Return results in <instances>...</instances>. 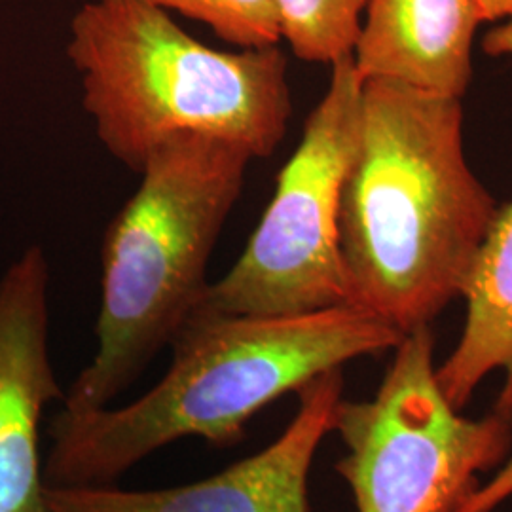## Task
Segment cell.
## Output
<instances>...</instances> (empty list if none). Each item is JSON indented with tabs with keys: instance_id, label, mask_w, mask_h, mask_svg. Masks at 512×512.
Returning a JSON list of instances; mask_svg holds the SVG:
<instances>
[{
	"instance_id": "6da1fadb",
	"label": "cell",
	"mask_w": 512,
	"mask_h": 512,
	"mask_svg": "<svg viewBox=\"0 0 512 512\" xmlns=\"http://www.w3.org/2000/svg\"><path fill=\"white\" fill-rule=\"evenodd\" d=\"M499 205L463 148L458 97L366 80L340 205L353 304L408 334L463 293Z\"/></svg>"
},
{
	"instance_id": "7a4b0ae2",
	"label": "cell",
	"mask_w": 512,
	"mask_h": 512,
	"mask_svg": "<svg viewBox=\"0 0 512 512\" xmlns=\"http://www.w3.org/2000/svg\"><path fill=\"white\" fill-rule=\"evenodd\" d=\"M403 338L359 306L266 317L192 311L169 342L164 378L143 397L120 408L57 412L44 484H112L186 437L232 446L279 397L355 359L395 349Z\"/></svg>"
},
{
	"instance_id": "3957f363",
	"label": "cell",
	"mask_w": 512,
	"mask_h": 512,
	"mask_svg": "<svg viewBox=\"0 0 512 512\" xmlns=\"http://www.w3.org/2000/svg\"><path fill=\"white\" fill-rule=\"evenodd\" d=\"M67 57L97 139L135 173L184 133L234 143L255 160L287 135L293 101L279 46L222 52L145 0H90L74 14Z\"/></svg>"
},
{
	"instance_id": "277c9868",
	"label": "cell",
	"mask_w": 512,
	"mask_h": 512,
	"mask_svg": "<svg viewBox=\"0 0 512 512\" xmlns=\"http://www.w3.org/2000/svg\"><path fill=\"white\" fill-rule=\"evenodd\" d=\"M253 160L234 143L192 133L148 156L139 188L105 230L97 349L63 410L109 406L169 346L209 285V258Z\"/></svg>"
},
{
	"instance_id": "5b68a950",
	"label": "cell",
	"mask_w": 512,
	"mask_h": 512,
	"mask_svg": "<svg viewBox=\"0 0 512 512\" xmlns=\"http://www.w3.org/2000/svg\"><path fill=\"white\" fill-rule=\"evenodd\" d=\"M393 351L372 399L336 406L332 433L346 448L336 471L357 512H454L478 476L509 458L512 416L494 408L467 418L452 406L437 380L431 325Z\"/></svg>"
},
{
	"instance_id": "8992f818",
	"label": "cell",
	"mask_w": 512,
	"mask_h": 512,
	"mask_svg": "<svg viewBox=\"0 0 512 512\" xmlns=\"http://www.w3.org/2000/svg\"><path fill=\"white\" fill-rule=\"evenodd\" d=\"M363 82L353 57L330 65L274 198L236 264L209 283L194 311L300 315L355 306L340 251V205L361 135Z\"/></svg>"
},
{
	"instance_id": "52a82bcc",
	"label": "cell",
	"mask_w": 512,
	"mask_h": 512,
	"mask_svg": "<svg viewBox=\"0 0 512 512\" xmlns=\"http://www.w3.org/2000/svg\"><path fill=\"white\" fill-rule=\"evenodd\" d=\"M344 397L342 368L298 391V412L264 450L200 482L133 492L105 486H46L42 512H310L308 478Z\"/></svg>"
},
{
	"instance_id": "ba28073f",
	"label": "cell",
	"mask_w": 512,
	"mask_h": 512,
	"mask_svg": "<svg viewBox=\"0 0 512 512\" xmlns=\"http://www.w3.org/2000/svg\"><path fill=\"white\" fill-rule=\"evenodd\" d=\"M48 262L27 249L0 277V512H42V412L65 393L48 351Z\"/></svg>"
},
{
	"instance_id": "9c48e42d",
	"label": "cell",
	"mask_w": 512,
	"mask_h": 512,
	"mask_svg": "<svg viewBox=\"0 0 512 512\" xmlns=\"http://www.w3.org/2000/svg\"><path fill=\"white\" fill-rule=\"evenodd\" d=\"M480 23L475 0H366L355 73L361 82L393 80L463 99Z\"/></svg>"
},
{
	"instance_id": "30bf717a",
	"label": "cell",
	"mask_w": 512,
	"mask_h": 512,
	"mask_svg": "<svg viewBox=\"0 0 512 512\" xmlns=\"http://www.w3.org/2000/svg\"><path fill=\"white\" fill-rule=\"evenodd\" d=\"M461 298L465 325L454 351L437 365L440 389L463 410L478 385L503 372L495 410L512 416V202L499 207Z\"/></svg>"
},
{
	"instance_id": "8fae6325",
	"label": "cell",
	"mask_w": 512,
	"mask_h": 512,
	"mask_svg": "<svg viewBox=\"0 0 512 512\" xmlns=\"http://www.w3.org/2000/svg\"><path fill=\"white\" fill-rule=\"evenodd\" d=\"M283 40L296 57L332 65L353 54L366 0H275Z\"/></svg>"
},
{
	"instance_id": "7c38bea8",
	"label": "cell",
	"mask_w": 512,
	"mask_h": 512,
	"mask_svg": "<svg viewBox=\"0 0 512 512\" xmlns=\"http://www.w3.org/2000/svg\"><path fill=\"white\" fill-rule=\"evenodd\" d=\"M211 27L217 37L245 48L279 46L283 40L275 0H145Z\"/></svg>"
},
{
	"instance_id": "4fadbf2b",
	"label": "cell",
	"mask_w": 512,
	"mask_h": 512,
	"mask_svg": "<svg viewBox=\"0 0 512 512\" xmlns=\"http://www.w3.org/2000/svg\"><path fill=\"white\" fill-rule=\"evenodd\" d=\"M512 497V456L505 459L490 480L480 482L454 512H494Z\"/></svg>"
},
{
	"instance_id": "5bb4252c",
	"label": "cell",
	"mask_w": 512,
	"mask_h": 512,
	"mask_svg": "<svg viewBox=\"0 0 512 512\" xmlns=\"http://www.w3.org/2000/svg\"><path fill=\"white\" fill-rule=\"evenodd\" d=\"M482 21H497L512 16V0H475Z\"/></svg>"
}]
</instances>
